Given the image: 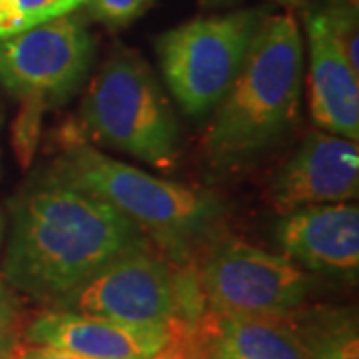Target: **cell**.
<instances>
[{"instance_id": "8fae6325", "label": "cell", "mask_w": 359, "mask_h": 359, "mask_svg": "<svg viewBox=\"0 0 359 359\" xmlns=\"http://www.w3.org/2000/svg\"><path fill=\"white\" fill-rule=\"evenodd\" d=\"M285 257L299 268L351 276L359 268L358 204H321L283 214L276 228Z\"/></svg>"}, {"instance_id": "7402d4cb", "label": "cell", "mask_w": 359, "mask_h": 359, "mask_svg": "<svg viewBox=\"0 0 359 359\" xmlns=\"http://www.w3.org/2000/svg\"><path fill=\"white\" fill-rule=\"evenodd\" d=\"M2 236H4V218L0 214V244H2Z\"/></svg>"}, {"instance_id": "603a6c76", "label": "cell", "mask_w": 359, "mask_h": 359, "mask_svg": "<svg viewBox=\"0 0 359 359\" xmlns=\"http://www.w3.org/2000/svg\"><path fill=\"white\" fill-rule=\"evenodd\" d=\"M188 359H202V358H194V351H192V353H190V358H188ZM205 359H208V355H205Z\"/></svg>"}, {"instance_id": "277c9868", "label": "cell", "mask_w": 359, "mask_h": 359, "mask_svg": "<svg viewBox=\"0 0 359 359\" xmlns=\"http://www.w3.org/2000/svg\"><path fill=\"white\" fill-rule=\"evenodd\" d=\"M82 120L98 140L146 164L170 170L178 160L176 116L136 52L110 54L84 96Z\"/></svg>"}, {"instance_id": "9a60e30c", "label": "cell", "mask_w": 359, "mask_h": 359, "mask_svg": "<svg viewBox=\"0 0 359 359\" xmlns=\"http://www.w3.org/2000/svg\"><path fill=\"white\" fill-rule=\"evenodd\" d=\"M84 0H0V39L76 11Z\"/></svg>"}, {"instance_id": "ffe728a7", "label": "cell", "mask_w": 359, "mask_h": 359, "mask_svg": "<svg viewBox=\"0 0 359 359\" xmlns=\"http://www.w3.org/2000/svg\"><path fill=\"white\" fill-rule=\"evenodd\" d=\"M205 355H208V359H242L238 358L224 341H219L212 332L205 337Z\"/></svg>"}, {"instance_id": "8992f818", "label": "cell", "mask_w": 359, "mask_h": 359, "mask_svg": "<svg viewBox=\"0 0 359 359\" xmlns=\"http://www.w3.org/2000/svg\"><path fill=\"white\" fill-rule=\"evenodd\" d=\"M264 14L242 11L198 18L158 40L166 86L190 116L214 112L244 65Z\"/></svg>"}, {"instance_id": "3957f363", "label": "cell", "mask_w": 359, "mask_h": 359, "mask_svg": "<svg viewBox=\"0 0 359 359\" xmlns=\"http://www.w3.org/2000/svg\"><path fill=\"white\" fill-rule=\"evenodd\" d=\"M50 178L116 208L164 256L182 266L210 240L224 214L219 200L210 192L152 176L88 144L65 148L54 162Z\"/></svg>"}, {"instance_id": "4fadbf2b", "label": "cell", "mask_w": 359, "mask_h": 359, "mask_svg": "<svg viewBox=\"0 0 359 359\" xmlns=\"http://www.w3.org/2000/svg\"><path fill=\"white\" fill-rule=\"evenodd\" d=\"M212 334L242 359H309L287 318L216 316Z\"/></svg>"}, {"instance_id": "6da1fadb", "label": "cell", "mask_w": 359, "mask_h": 359, "mask_svg": "<svg viewBox=\"0 0 359 359\" xmlns=\"http://www.w3.org/2000/svg\"><path fill=\"white\" fill-rule=\"evenodd\" d=\"M144 245L154 244L116 208L48 176L14 204L0 276L16 294L52 306L112 259Z\"/></svg>"}, {"instance_id": "7a4b0ae2", "label": "cell", "mask_w": 359, "mask_h": 359, "mask_svg": "<svg viewBox=\"0 0 359 359\" xmlns=\"http://www.w3.org/2000/svg\"><path fill=\"white\" fill-rule=\"evenodd\" d=\"M304 39L292 14L264 16L244 65L205 132L208 158L233 166L264 152L297 124Z\"/></svg>"}, {"instance_id": "30bf717a", "label": "cell", "mask_w": 359, "mask_h": 359, "mask_svg": "<svg viewBox=\"0 0 359 359\" xmlns=\"http://www.w3.org/2000/svg\"><path fill=\"white\" fill-rule=\"evenodd\" d=\"M176 330L138 327L46 309L26 321L25 344L58 347L88 359H154L166 349Z\"/></svg>"}, {"instance_id": "e0dca14e", "label": "cell", "mask_w": 359, "mask_h": 359, "mask_svg": "<svg viewBox=\"0 0 359 359\" xmlns=\"http://www.w3.org/2000/svg\"><path fill=\"white\" fill-rule=\"evenodd\" d=\"M318 8L325 16L335 39L339 40L349 65L359 72L358 2L355 0H325Z\"/></svg>"}, {"instance_id": "ac0fdd59", "label": "cell", "mask_w": 359, "mask_h": 359, "mask_svg": "<svg viewBox=\"0 0 359 359\" xmlns=\"http://www.w3.org/2000/svg\"><path fill=\"white\" fill-rule=\"evenodd\" d=\"M82 4H86L92 18L106 26L118 28L138 18L152 4V0H84Z\"/></svg>"}, {"instance_id": "52a82bcc", "label": "cell", "mask_w": 359, "mask_h": 359, "mask_svg": "<svg viewBox=\"0 0 359 359\" xmlns=\"http://www.w3.org/2000/svg\"><path fill=\"white\" fill-rule=\"evenodd\" d=\"M196 285L216 316L285 318L304 306L311 280L290 257L224 240L205 256Z\"/></svg>"}, {"instance_id": "9c48e42d", "label": "cell", "mask_w": 359, "mask_h": 359, "mask_svg": "<svg viewBox=\"0 0 359 359\" xmlns=\"http://www.w3.org/2000/svg\"><path fill=\"white\" fill-rule=\"evenodd\" d=\"M358 194V142L332 132H309L269 184L268 200L283 216L308 205L349 202Z\"/></svg>"}, {"instance_id": "d6986e66", "label": "cell", "mask_w": 359, "mask_h": 359, "mask_svg": "<svg viewBox=\"0 0 359 359\" xmlns=\"http://www.w3.org/2000/svg\"><path fill=\"white\" fill-rule=\"evenodd\" d=\"M18 359H88L76 355L72 351H66V349H58V347H48V346H28L22 347L20 351V358Z\"/></svg>"}, {"instance_id": "5bb4252c", "label": "cell", "mask_w": 359, "mask_h": 359, "mask_svg": "<svg viewBox=\"0 0 359 359\" xmlns=\"http://www.w3.org/2000/svg\"><path fill=\"white\" fill-rule=\"evenodd\" d=\"M309 359H359V327L349 308H297L285 316Z\"/></svg>"}, {"instance_id": "44dd1931", "label": "cell", "mask_w": 359, "mask_h": 359, "mask_svg": "<svg viewBox=\"0 0 359 359\" xmlns=\"http://www.w3.org/2000/svg\"><path fill=\"white\" fill-rule=\"evenodd\" d=\"M278 2H282V4H290V6H304V4H308L311 0H278Z\"/></svg>"}, {"instance_id": "7c38bea8", "label": "cell", "mask_w": 359, "mask_h": 359, "mask_svg": "<svg viewBox=\"0 0 359 359\" xmlns=\"http://www.w3.org/2000/svg\"><path fill=\"white\" fill-rule=\"evenodd\" d=\"M309 48V108L325 132L359 140V72L320 8L306 13Z\"/></svg>"}, {"instance_id": "ba28073f", "label": "cell", "mask_w": 359, "mask_h": 359, "mask_svg": "<svg viewBox=\"0 0 359 359\" xmlns=\"http://www.w3.org/2000/svg\"><path fill=\"white\" fill-rule=\"evenodd\" d=\"M94 52V39L76 14L58 16L0 39V84L32 106H56L76 94Z\"/></svg>"}, {"instance_id": "5b68a950", "label": "cell", "mask_w": 359, "mask_h": 359, "mask_svg": "<svg viewBox=\"0 0 359 359\" xmlns=\"http://www.w3.org/2000/svg\"><path fill=\"white\" fill-rule=\"evenodd\" d=\"M198 285L180 278L152 245L136 248L106 264L48 309L138 327L176 330L202 311Z\"/></svg>"}, {"instance_id": "2e32d148", "label": "cell", "mask_w": 359, "mask_h": 359, "mask_svg": "<svg viewBox=\"0 0 359 359\" xmlns=\"http://www.w3.org/2000/svg\"><path fill=\"white\" fill-rule=\"evenodd\" d=\"M25 309L18 294L0 276V359H18L25 347Z\"/></svg>"}]
</instances>
